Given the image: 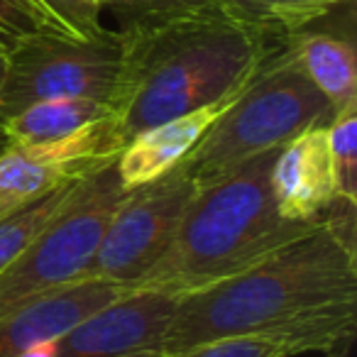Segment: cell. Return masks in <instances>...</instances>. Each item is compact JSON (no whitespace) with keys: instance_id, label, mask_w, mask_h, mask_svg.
I'll return each instance as SVG.
<instances>
[{"instance_id":"6","label":"cell","mask_w":357,"mask_h":357,"mask_svg":"<svg viewBox=\"0 0 357 357\" xmlns=\"http://www.w3.org/2000/svg\"><path fill=\"white\" fill-rule=\"evenodd\" d=\"M128 47L125 32L105 27L91 37L40 32L22 40L8 54L0 123L27 105L52 98H91L118 110Z\"/></svg>"},{"instance_id":"15","label":"cell","mask_w":357,"mask_h":357,"mask_svg":"<svg viewBox=\"0 0 357 357\" xmlns=\"http://www.w3.org/2000/svg\"><path fill=\"white\" fill-rule=\"evenodd\" d=\"M76 181H66L54 189H50L47 194L37 196V199L20 204L15 208L6 211L0 215V272L37 238L40 230H45V225L64 208V204L69 201V196L74 194Z\"/></svg>"},{"instance_id":"2","label":"cell","mask_w":357,"mask_h":357,"mask_svg":"<svg viewBox=\"0 0 357 357\" xmlns=\"http://www.w3.org/2000/svg\"><path fill=\"white\" fill-rule=\"evenodd\" d=\"M128 35L118 103L125 139L235 96L284 37L223 6L201 8Z\"/></svg>"},{"instance_id":"21","label":"cell","mask_w":357,"mask_h":357,"mask_svg":"<svg viewBox=\"0 0 357 357\" xmlns=\"http://www.w3.org/2000/svg\"><path fill=\"white\" fill-rule=\"evenodd\" d=\"M157 357H294L282 342L262 335H235L220 340L201 342L178 352H164Z\"/></svg>"},{"instance_id":"4","label":"cell","mask_w":357,"mask_h":357,"mask_svg":"<svg viewBox=\"0 0 357 357\" xmlns=\"http://www.w3.org/2000/svg\"><path fill=\"white\" fill-rule=\"evenodd\" d=\"M331 120V103L303 74L284 37L181 164L196 186H204Z\"/></svg>"},{"instance_id":"1","label":"cell","mask_w":357,"mask_h":357,"mask_svg":"<svg viewBox=\"0 0 357 357\" xmlns=\"http://www.w3.org/2000/svg\"><path fill=\"white\" fill-rule=\"evenodd\" d=\"M357 326V248L326 220L245 272L178 298L162 342L178 352L235 335H262L291 355L345 357Z\"/></svg>"},{"instance_id":"17","label":"cell","mask_w":357,"mask_h":357,"mask_svg":"<svg viewBox=\"0 0 357 357\" xmlns=\"http://www.w3.org/2000/svg\"><path fill=\"white\" fill-rule=\"evenodd\" d=\"M328 149L337 199L357 204V108L342 110L328 123Z\"/></svg>"},{"instance_id":"13","label":"cell","mask_w":357,"mask_h":357,"mask_svg":"<svg viewBox=\"0 0 357 357\" xmlns=\"http://www.w3.org/2000/svg\"><path fill=\"white\" fill-rule=\"evenodd\" d=\"M289 42L303 74L331 103L333 118L347 108H357V61L350 40L301 30L289 35Z\"/></svg>"},{"instance_id":"5","label":"cell","mask_w":357,"mask_h":357,"mask_svg":"<svg viewBox=\"0 0 357 357\" xmlns=\"http://www.w3.org/2000/svg\"><path fill=\"white\" fill-rule=\"evenodd\" d=\"M123 194L115 162L81 178L64 208L0 272V316L89 279L96 250Z\"/></svg>"},{"instance_id":"22","label":"cell","mask_w":357,"mask_h":357,"mask_svg":"<svg viewBox=\"0 0 357 357\" xmlns=\"http://www.w3.org/2000/svg\"><path fill=\"white\" fill-rule=\"evenodd\" d=\"M257 3L259 0H220V6H223L225 10H230L233 15L243 17V20H250V22H257Z\"/></svg>"},{"instance_id":"7","label":"cell","mask_w":357,"mask_h":357,"mask_svg":"<svg viewBox=\"0 0 357 357\" xmlns=\"http://www.w3.org/2000/svg\"><path fill=\"white\" fill-rule=\"evenodd\" d=\"M196 189L189 169L178 164L149 184L125 191L100 238L89 277L137 287L172 245Z\"/></svg>"},{"instance_id":"12","label":"cell","mask_w":357,"mask_h":357,"mask_svg":"<svg viewBox=\"0 0 357 357\" xmlns=\"http://www.w3.org/2000/svg\"><path fill=\"white\" fill-rule=\"evenodd\" d=\"M235 96L135 135L115 159L120 186L125 191L137 189V186L149 184L154 178L169 174L174 167H178L191 154V149L201 142V137L208 132L211 125L220 118V113L228 108Z\"/></svg>"},{"instance_id":"18","label":"cell","mask_w":357,"mask_h":357,"mask_svg":"<svg viewBox=\"0 0 357 357\" xmlns=\"http://www.w3.org/2000/svg\"><path fill=\"white\" fill-rule=\"evenodd\" d=\"M350 0H259L257 22L279 37L306 30L318 17L328 15Z\"/></svg>"},{"instance_id":"20","label":"cell","mask_w":357,"mask_h":357,"mask_svg":"<svg viewBox=\"0 0 357 357\" xmlns=\"http://www.w3.org/2000/svg\"><path fill=\"white\" fill-rule=\"evenodd\" d=\"M40 32H59L32 0H0V52L10 54L22 40Z\"/></svg>"},{"instance_id":"10","label":"cell","mask_w":357,"mask_h":357,"mask_svg":"<svg viewBox=\"0 0 357 357\" xmlns=\"http://www.w3.org/2000/svg\"><path fill=\"white\" fill-rule=\"evenodd\" d=\"M279 213L296 223H318L337 199L328 149V125L311 128L277 152L269 174Z\"/></svg>"},{"instance_id":"3","label":"cell","mask_w":357,"mask_h":357,"mask_svg":"<svg viewBox=\"0 0 357 357\" xmlns=\"http://www.w3.org/2000/svg\"><path fill=\"white\" fill-rule=\"evenodd\" d=\"M282 149V147H279ZM279 149H269L196 189L167 252L139 279V289L189 294L257 264L318 223L279 213L269 174Z\"/></svg>"},{"instance_id":"14","label":"cell","mask_w":357,"mask_h":357,"mask_svg":"<svg viewBox=\"0 0 357 357\" xmlns=\"http://www.w3.org/2000/svg\"><path fill=\"white\" fill-rule=\"evenodd\" d=\"M118 118L115 108L91 98H52L40 100L0 123V132L10 144H40L61 139L93 123Z\"/></svg>"},{"instance_id":"23","label":"cell","mask_w":357,"mask_h":357,"mask_svg":"<svg viewBox=\"0 0 357 357\" xmlns=\"http://www.w3.org/2000/svg\"><path fill=\"white\" fill-rule=\"evenodd\" d=\"M6 74H8V54L0 52V91H3V81H6Z\"/></svg>"},{"instance_id":"11","label":"cell","mask_w":357,"mask_h":357,"mask_svg":"<svg viewBox=\"0 0 357 357\" xmlns=\"http://www.w3.org/2000/svg\"><path fill=\"white\" fill-rule=\"evenodd\" d=\"M125 291L130 287L89 277L0 316V357H22L37 342L54 340Z\"/></svg>"},{"instance_id":"19","label":"cell","mask_w":357,"mask_h":357,"mask_svg":"<svg viewBox=\"0 0 357 357\" xmlns=\"http://www.w3.org/2000/svg\"><path fill=\"white\" fill-rule=\"evenodd\" d=\"M35 8L64 35L91 37L103 30V0H32Z\"/></svg>"},{"instance_id":"24","label":"cell","mask_w":357,"mask_h":357,"mask_svg":"<svg viewBox=\"0 0 357 357\" xmlns=\"http://www.w3.org/2000/svg\"><path fill=\"white\" fill-rule=\"evenodd\" d=\"M8 147H10V142H8V137H6V135L0 132V154L6 152V149H8Z\"/></svg>"},{"instance_id":"9","label":"cell","mask_w":357,"mask_h":357,"mask_svg":"<svg viewBox=\"0 0 357 357\" xmlns=\"http://www.w3.org/2000/svg\"><path fill=\"white\" fill-rule=\"evenodd\" d=\"M184 294L130 289L61 333L52 357H157Z\"/></svg>"},{"instance_id":"8","label":"cell","mask_w":357,"mask_h":357,"mask_svg":"<svg viewBox=\"0 0 357 357\" xmlns=\"http://www.w3.org/2000/svg\"><path fill=\"white\" fill-rule=\"evenodd\" d=\"M128 144L118 118H108L40 144H10L0 154V215L115 162Z\"/></svg>"},{"instance_id":"16","label":"cell","mask_w":357,"mask_h":357,"mask_svg":"<svg viewBox=\"0 0 357 357\" xmlns=\"http://www.w3.org/2000/svg\"><path fill=\"white\" fill-rule=\"evenodd\" d=\"M218 3L220 0H103V10L115 17L120 32H139Z\"/></svg>"}]
</instances>
